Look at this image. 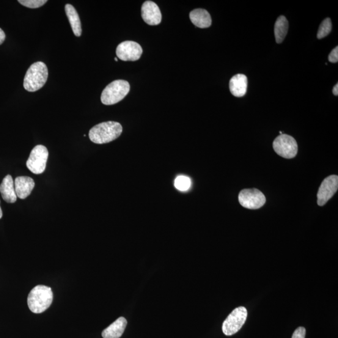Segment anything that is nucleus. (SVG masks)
<instances>
[{
  "instance_id": "obj_1",
  "label": "nucleus",
  "mask_w": 338,
  "mask_h": 338,
  "mask_svg": "<svg viewBox=\"0 0 338 338\" xmlns=\"http://www.w3.org/2000/svg\"><path fill=\"white\" fill-rule=\"evenodd\" d=\"M122 130V126L119 122L112 121L102 122L90 129L89 138L95 144H107L119 137Z\"/></svg>"
},
{
  "instance_id": "obj_2",
  "label": "nucleus",
  "mask_w": 338,
  "mask_h": 338,
  "mask_svg": "<svg viewBox=\"0 0 338 338\" xmlns=\"http://www.w3.org/2000/svg\"><path fill=\"white\" fill-rule=\"evenodd\" d=\"M53 299L54 294L51 288L38 285L30 291L27 303L32 313L40 314L51 306Z\"/></svg>"
},
{
  "instance_id": "obj_3",
  "label": "nucleus",
  "mask_w": 338,
  "mask_h": 338,
  "mask_svg": "<svg viewBox=\"0 0 338 338\" xmlns=\"http://www.w3.org/2000/svg\"><path fill=\"white\" fill-rule=\"evenodd\" d=\"M48 76V68L42 62L34 63L30 66L24 76L23 87L30 92H34L44 86Z\"/></svg>"
},
{
  "instance_id": "obj_4",
  "label": "nucleus",
  "mask_w": 338,
  "mask_h": 338,
  "mask_svg": "<svg viewBox=\"0 0 338 338\" xmlns=\"http://www.w3.org/2000/svg\"><path fill=\"white\" fill-rule=\"evenodd\" d=\"M130 91V85L127 81L117 80L107 85L101 95V101L104 105L111 106L122 100Z\"/></svg>"
},
{
  "instance_id": "obj_5",
  "label": "nucleus",
  "mask_w": 338,
  "mask_h": 338,
  "mask_svg": "<svg viewBox=\"0 0 338 338\" xmlns=\"http://www.w3.org/2000/svg\"><path fill=\"white\" fill-rule=\"evenodd\" d=\"M48 151L42 145H38L30 153L27 167L33 174H41L45 171L48 158Z\"/></svg>"
},
{
  "instance_id": "obj_6",
  "label": "nucleus",
  "mask_w": 338,
  "mask_h": 338,
  "mask_svg": "<svg viewBox=\"0 0 338 338\" xmlns=\"http://www.w3.org/2000/svg\"><path fill=\"white\" fill-rule=\"evenodd\" d=\"M247 317L246 307H238L228 316L222 324V331L226 336H232L240 330Z\"/></svg>"
},
{
  "instance_id": "obj_7",
  "label": "nucleus",
  "mask_w": 338,
  "mask_h": 338,
  "mask_svg": "<svg viewBox=\"0 0 338 338\" xmlns=\"http://www.w3.org/2000/svg\"><path fill=\"white\" fill-rule=\"evenodd\" d=\"M273 148L277 155L285 159L295 158L298 153V144L293 137L287 134H281L275 139Z\"/></svg>"
},
{
  "instance_id": "obj_8",
  "label": "nucleus",
  "mask_w": 338,
  "mask_h": 338,
  "mask_svg": "<svg viewBox=\"0 0 338 338\" xmlns=\"http://www.w3.org/2000/svg\"><path fill=\"white\" fill-rule=\"evenodd\" d=\"M239 202L248 210H258L265 204L266 199L263 192L257 189H245L239 194Z\"/></svg>"
},
{
  "instance_id": "obj_9",
  "label": "nucleus",
  "mask_w": 338,
  "mask_h": 338,
  "mask_svg": "<svg viewBox=\"0 0 338 338\" xmlns=\"http://www.w3.org/2000/svg\"><path fill=\"white\" fill-rule=\"evenodd\" d=\"M142 48L138 43L125 41L119 44L116 49L117 56L123 61H137L142 54Z\"/></svg>"
},
{
  "instance_id": "obj_10",
  "label": "nucleus",
  "mask_w": 338,
  "mask_h": 338,
  "mask_svg": "<svg viewBox=\"0 0 338 338\" xmlns=\"http://www.w3.org/2000/svg\"><path fill=\"white\" fill-rule=\"evenodd\" d=\"M338 189V177L336 175L324 178L321 183L317 194L318 204L320 206L325 205L327 202L334 196Z\"/></svg>"
},
{
  "instance_id": "obj_11",
  "label": "nucleus",
  "mask_w": 338,
  "mask_h": 338,
  "mask_svg": "<svg viewBox=\"0 0 338 338\" xmlns=\"http://www.w3.org/2000/svg\"><path fill=\"white\" fill-rule=\"evenodd\" d=\"M142 17L149 25H158L162 20V14L158 5L152 1H146L141 8Z\"/></svg>"
},
{
  "instance_id": "obj_12",
  "label": "nucleus",
  "mask_w": 338,
  "mask_h": 338,
  "mask_svg": "<svg viewBox=\"0 0 338 338\" xmlns=\"http://www.w3.org/2000/svg\"><path fill=\"white\" fill-rule=\"evenodd\" d=\"M14 183L16 196L20 199L28 197L35 188L34 180L30 177H16Z\"/></svg>"
},
{
  "instance_id": "obj_13",
  "label": "nucleus",
  "mask_w": 338,
  "mask_h": 338,
  "mask_svg": "<svg viewBox=\"0 0 338 338\" xmlns=\"http://www.w3.org/2000/svg\"><path fill=\"white\" fill-rule=\"evenodd\" d=\"M247 87V78L244 74H237L230 79L229 89L230 93L236 97H242L246 95Z\"/></svg>"
},
{
  "instance_id": "obj_14",
  "label": "nucleus",
  "mask_w": 338,
  "mask_h": 338,
  "mask_svg": "<svg viewBox=\"0 0 338 338\" xmlns=\"http://www.w3.org/2000/svg\"><path fill=\"white\" fill-rule=\"evenodd\" d=\"M0 192L3 199L8 203H14L17 199L16 196L15 183L10 175H7L3 180L0 185Z\"/></svg>"
},
{
  "instance_id": "obj_15",
  "label": "nucleus",
  "mask_w": 338,
  "mask_h": 338,
  "mask_svg": "<svg viewBox=\"0 0 338 338\" xmlns=\"http://www.w3.org/2000/svg\"><path fill=\"white\" fill-rule=\"evenodd\" d=\"M192 23L200 29L209 28L212 24L210 13L207 10L198 8L195 9L189 15Z\"/></svg>"
},
{
  "instance_id": "obj_16",
  "label": "nucleus",
  "mask_w": 338,
  "mask_h": 338,
  "mask_svg": "<svg viewBox=\"0 0 338 338\" xmlns=\"http://www.w3.org/2000/svg\"><path fill=\"white\" fill-rule=\"evenodd\" d=\"M127 321L123 317L118 318L115 322L104 329L101 333L103 338H120L124 332Z\"/></svg>"
},
{
  "instance_id": "obj_17",
  "label": "nucleus",
  "mask_w": 338,
  "mask_h": 338,
  "mask_svg": "<svg viewBox=\"0 0 338 338\" xmlns=\"http://www.w3.org/2000/svg\"><path fill=\"white\" fill-rule=\"evenodd\" d=\"M65 9L73 34L76 37H81L82 32L81 21L75 8L70 4H67L65 5Z\"/></svg>"
},
{
  "instance_id": "obj_18",
  "label": "nucleus",
  "mask_w": 338,
  "mask_h": 338,
  "mask_svg": "<svg viewBox=\"0 0 338 338\" xmlns=\"http://www.w3.org/2000/svg\"><path fill=\"white\" fill-rule=\"evenodd\" d=\"M289 23L284 16H279L277 19L274 26L275 38L277 43H281L287 35Z\"/></svg>"
},
{
  "instance_id": "obj_19",
  "label": "nucleus",
  "mask_w": 338,
  "mask_h": 338,
  "mask_svg": "<svg viewBox=\"0 0 338 338\" xmlns=\"http://www.w3.org/2000/svg\"><path fill=\"white\" fill-rule=\"evenodd\" d=\"M332 23L331 19L327 18L324 19L322 23L319 27V30L317 34V38L318 39H322V38L326 37L328 36L331 31Z\"/></svg>"
},
{
  "instance_id": "obj_20",
  "label": "nucleus",
  "mask_w": 338,
  "mask_h": 338,
  "mask_svg": "<svg viewBox=\"0 0 338 338\" xmlns=\"http://www.w3.org/2000/svg\"><path fill=\"white\" fill-rule=\"evenodd\" d=\"M191 182L190 178L188 177L178 176L175 180V187L180 191H188L190 188Z\"/></svg>"
},
{
  "instance_id": "obj_21",
  "label": "nucleus",
  "mask_w": 338,
  "mask_h": 338,
  "mask_svg": "<svg viewBox=\"0 0 338 338\" xmlns=\"http://www.w3.org/2000/svg\"><path fill=\"white\" fill-rule=\"evenodd\" d=\"M18 2L24 7L29 8H38L42 7L46 0H18Z\"/></svg>"
},
{
  "instance_id": "obj_22",
  "label": "nucleus",
  "mask_w": 338,
  "mask_h": 338,
  "mask_svg": "<svg viewBox=\"0 0 338 338\" xmlns=\"http://www.w3.org/2000/svg\"><path fill=\"white\" fill-rule=\"evenodd\" d=\"M306 336V329L304 327H299L293 334L292 338H305Z\"/></svg>"
},
{
  "instance_id": "obj_23",
  "label": "nucleus",
  "mask_w": 338,
  "mask_h": 338,
  "mask_svg": "<svg viewBox=\"0 0 338 338\" xmlns=\"http://www.w3.org/2000/svg\"><path fill=\"white\" fill-rule=\"evenodd\" d=\"M329 61L331 63H337L338 61V47L336 46L331 51L328 57Z\"/></svg>"
},
{
  "instance_id": "obj_24",
  "label": "nucleus",
  "mask_w": 338,
  "mask_h": 338,
  "mask_svg": "<svg viewBox=\"0 0 338 338\" xmlns=\"http://www.w3.org/2000/svg\"><path fill=\"white\" fill-rule=\"evenodd\" d=\"M5 38H6V35H5L4 30L0 29V45L5 42Z\"/></svg>"
},
{
  "instance_id": "obj_25",
  "label": "nucleus",
  "mask_w": 338,
  "mask_h": 338,
  "mask_svg": "<svg viewBox=\"0 0 338 338\" xmlns=\"http://www.w3.org/2000/svg\"><path fill=\"white\" fill-rule=\"evenodd\" d=\"M332 93H333V94L335 96H337L338 95V84H336V85L333 88V89H332Z\"/></svg>"
},
{
  "instance_id": "obj_26",
  "label": "nucleus",
  "mask_w": 338,
  "mask_h": 338,
  "mask_svg": "<svg viewBox=\"0 0 338 338\" xmlns=\"http://www.w3.org/2000/svg\"><path fill=\"white\" fill-rule=\"evenodd\" d=\"M2 217H3V212L1 207H0V219H2Z\"/></svg>"
},
{
  "instance_id": "obj_27",
  "label": "nucleus",
  "mask_w": 338,
  "mask_h": 338,
  "mask_svg": "<svg viewBox=\"0 0 338 338\" xmlns=\"http://www.w3.org/2000/svg\"><path fill=\"white\" fill-rule=\"evenodd\" d=\"M115 61L117 62L118 61L117 58H115Z\"/></svg>"
}]
</instances>
